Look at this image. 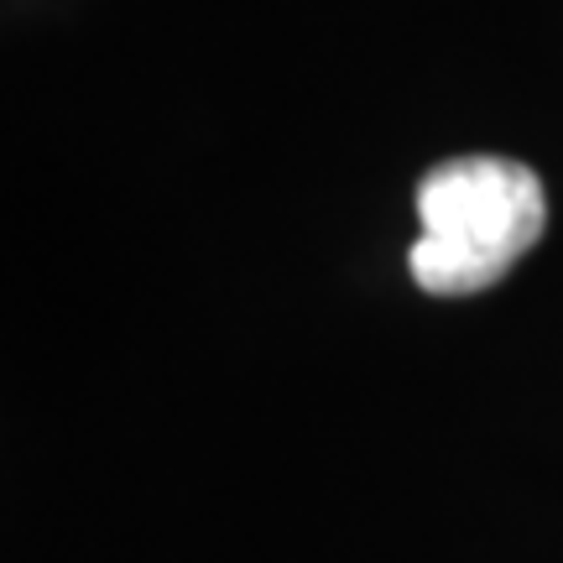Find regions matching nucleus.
<instances>
[{"instance_id":"1","label":"nucleus","mask_w":563,"mask_h":563,"mask_svg":"<svg viewBox=\"0 0 563 563\" xmlns=\"http://www.w3.org/2000/svg\"><path fill=\"white\" fill-rule=\"evenodd\" d=\"M418 241L407 266L422 292L464 298L522 262L548 224L543 183L511 157L439 162L418 188Z\"/></svg>"}]
</instances>
